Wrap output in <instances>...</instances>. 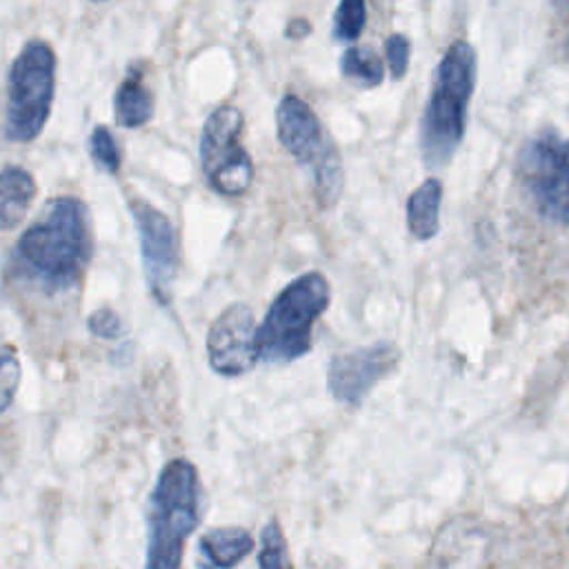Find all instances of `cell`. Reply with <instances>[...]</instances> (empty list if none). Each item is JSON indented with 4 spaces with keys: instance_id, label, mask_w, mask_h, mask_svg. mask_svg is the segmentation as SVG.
Segmentation results:
<instances>
[{
    "instance_id": "obj_1",
    "label": "cell",
    "mask_w": 569,
    "mask_h": 569,
    "mask_svg": "<svg viewBox=\"0 0 569 569\" xmlns=\"http://www.w3.org/2000/svg\"><path fill=\"white\" fill-rule=\"evenodd\" d=\"M89 258V216L84 202L73 196L53 200L16 244L18 271L47 291L76 284Z\"/></svg>"
},
{
    "instance_id": "obj_2",
    "label": "cell",
    "mask_w": 569,
    "mask_h": 569,
    "mask_svg": "<svg viewBox=\"0 0 569 569\" xmlns=\"http://www.w3.org/2000/svg\"><path fill=\"white\" fill-rule=\"evenodd\" d=\"M476 84V51L469 42H453L442 56L429 102L420 120V151L431 169L445 167L456 153L465 127L467 107Z\"/></svg>"
},
{
    "instance_id": "obj_3",
    "label": "cell",
    "mask_w": 569,
    "mask_h": 569,
    "mask_svg": "<svg viewBox=\"0 0 569 569\" xmlns=\"http://www.w3.org/2000/svg\"><path fill=\"white\" fill-rule=\"evenodd\" d=\"M200 520V482L196 467L176 458L164 465L149 500L147 567L173 569L182 562L184 542Z\"/></svg>"
},
{
    "instance_id": "obj_4",
    "label": "cell",
    "mask_w": 569,
    "mask_h": 569,
    "mask_svg": "<svg viewBox=\"0 0 569 569\" xmlns=\"http://www.w3.org/2000/svg\"><path fill=\"white\" fill-rule=\"evenodd\" d=\"M329 282L322 273L309 271L289 282L271 302L256 331L258 360L291 362L311 349L313 322L329 307Z\"/></svg>"
},
{
    "instance_id": "obj_5",
    "label": "cell",
    "mask_w": 569,
    "mask_h": 569,
    "mask_svg": "<svg viewBox=\"0 0 569 569\" xmlns=\"http://www.w3.org/2000/svg\"><path fill=\"white\" fill-rule=\"evenodd\" d=\"M56 89V53L42 40H31L18 53L7 84V138L31 142L47 124Z\"/></svg>"
},
{
    "instance_id": "obj_6",
    "label": "cell",
    "mask_w": 569,
    "mask_h": 569,
    "mask_svg": "<svg viewBox=\"0 0 569 569\" xmlns=\"http://www.w3.org/2000/svg\"><path fill=\"white\" fill-rule=\"evenodd\" d=\"M282 147L313 173V191L322 207H333L342 191L340 156L313 109L298 96H284L276 109Z\"/></svg>"
},
{
    "instance_id": "obj_7",
    "label": "cell",
    "mask_w": 569,
    "mask_h": 569,
    "mask_svg": "<svg viewBox=\"0 0 569 569\" xmlns=\"http://www.w3.org/2000/svg\"><path fill=\"white\" fill-rule=\"evenodd\" d=\"M242 113L231 104L218 107L200 133V160L209 184L222 196H240L251 187L253 162L240 144Z\"/></svg>"
},
{
    "instance_id": "obj_8",
    "label": "cell",
    "mask_w": 569,
    "mask_h": 569,
    "mask_svg": "<svg viewBox=\"0 0 569 569\" xmlns=\"http://www.w3.org/2000/svg\"><path fill=\"white\" fill-rule=\"evenodd\" d=\"M520 178L545 218L569 222V140L551 133L533 138L522 151Z\"/></svg>"
},
{
    "instance_id": "obj_9",
    "label": "cell",
    "mask_w": 569,
    "mask_h": 569,
    "mask_svg": "<svg viewBox=\"0 0 569 569\" xmlns=\"http://www.w3.org/2000/svg\"><path fill=\"white\" fill-rule=\"evenodd\" d=\"M131 216L140 233V253L144 278L158 302L167 305L171 296V282L178 269V238L171 220L144 200L129 202Z\"/></svg>"
},
{
    "instance_id": "obj_10",
    "label": "cell",
    "mask_w": 569,
    "mask_h": 569,
    "mask_svg": "<svg viewBox=\"0 0 569 569\" xmlns=\"http://www.w3.org/2000/svg\"><path fill=\"white\" fill-rule=\"evenodd\" d=\"M253 311L242 305H229L218 313L207 333L209 365L220 376H242L258 362Z\"/></svg>"
},
{
    "instance_id": "obj_11",
    "label": "cell",
    "mask_w": 569,
    "mask_h": 569,
    "mask_svg": "<svg viewBox=\"0 0 569 569\" xmlns=\"http://www.w3.org/2000/svg\"><path fill=\"white\" fill-rule=\"evenodd\" d=\"M400 362V351L393 342H373L347 353H338L327 373L329 391L336 400L356 405L373 385L389 376Z\"/></svg>"
},
{
    "instance_id": "obj_12",
    "label": "cell",
    "mask_w": 569,
    "mask_h": 569,
    "mask_svg": "<svg viewBox=\"0 0 569 569\" xmlns=\"http://www.w3.org/2000/svg\"><path fill=\"white\" fill-rule=\"evenodd\" d=\"M36 196V180L22 167H4L0 171V229H13L22 222Z\"/></svg>"
},
{
    "instance_id": "obj_13",
    "label": "cell",
    "mask_w": 569,
    "mask_h": 569,
    "mask_svg": "<svg viewBox=\"0 0 569 569\" xmlns=\"http://www.w3.org/2000/svg\"><path fill=\"white\" fill-rule=\"evenodd\" d=\"M113 111H116V120L118 124L127 127V129H136L142 127L151 120L153 116V96L147 89L144 80H142V71L138 64H133L127 76L122 78V82L118 84L116 98H113Z\"/></svg>"
},
{
    "instance_id": "obj_14",
    "label": "cell",
    "mask_w": 569,
    "mask_h": 569,
    "mask_svg": "<svg viewBox=\"0 0 569 569\" xmlns=\"http://www.w3.org/2000/svg\"><path fill=\"white\" fill-rule=\"evenodd\" d=\"M440 200L442 184L438 178H427L407 202V227L418 240H429L440 227Z\"/></svg>"
},
{
    "instance_id": "obj_15",
    "label": "cell",
    "mask_w": 569,
    "mask_h": 569,
    "mask_svg": "<svg viewBox=\"0 0 569 569\" xmlns=\"http://www.w3.org/2000/svg\"><path fill=\"white\" fill-rule=\"evenodd\" d=\"M200 549L211 565L233 567L253 549V538L240 527H220L200 538Z\"/></svg>"
},
{
    "instance_id": "obj_16",
    "label": "cell",
    "mask_w": 569,
    "mask_h": 569,
    "mask_svg": "<svg viewBox=\"0 0 569 569\" xmlns=\"http://www.w3.org/2000/svg\"><path fill=\"white\" fill-rule=\"evenodd\" d=\"M340 71L362 87H378L385 76L382 60L367 47H347L340 56Z\"/></svg>"
},
{
    "instance_id": "obj_17",
    "label": "cell",
    "mask_w": 569,
    "mask_h": 569,
    "mask_svg": "<svg viewBox=\"0 0 569 569\" xmlns=\"http://www.w3.org/2000/svg\"><path fill=\"white\" fill-rule=\"evenodd\" d=\"M365 22V0H340L333 13V38L340 42H353L360 38Z\"/></svg>"
},
{
    "instance_id": "obj_18",
    "label": "cell",
    "mask_w": 569,
    "mask_h": 569,
    "mask_svg": "<svg viewBox=\"0 0 569 569\" xmlns=\"http://www.w3.org/2000/svg\"><path fill=\"white\" fill-rule=\"evenodd\" d=\"M89 151L93 160L109 173H116L122 162V153L118 149V142L113 133L107 127H96L89 136Z\"/></svg>"
},
{
    "instance_id": "obj_19",
    "label": "cell",
    "mask_w": 569,
    "mask_h": 569,
    "mask_svg": "<svg viewBox=\"0 0 569 569\" xmlns=\"http://www.w3.org/2000/svg\"><path fill=\"white\" fill-rule=\"evenodd\" d=\"M260 567H289L287 558V545L284 536L280 531L278 520H271L262 533H260V556H258Z\"/></svg>"
},
{
    "instance_id": "obj_20",
    "label": "cell",
    "mask_w": 569,
    "mask_h": 569,
    "mask_svg": "<svg viewBox=\"0 0 569 569\" xmlns=\"http://www.w3.org/2000/svg\"><path fill=\"white\" fill-rule=\"evenodd\" d=\"M20 385V360L13 349L0 351V413L9 409Z\"/></svg>"
},
{
    "instance_id": "obj_21",
    "label": "cell",
    "mask_w": 569,
    "mask_h": 569,
    "mask_svg": "<svg viewBox=\"0 0 569 569\" xmlns=\"http://www.w3.org/2000/svg\"><path fill=\"white\" fill-rule=\"evenodd\" d=\"M385 53H387V62H389L391 76L396 80H400L407 73V64H409V53H411L409 38L402 36V33L389 36L387 42H385Z\"/></svg>"
},
{
    "instance_id": "obj_22",
    "label": "cell",
    "mask_w": 569,
    "mask_h": 569,
    "mask_svg": "<svg viewBox=\"0 0 569 569\" xmlns=\"http://www.w3.org/2000/svg\"><path fill=\"white\" fill-rule=\"evenodd\" d=\"M89 331L98 338H118L122 333V325H120V318L113 309L109 307H102V309H96L89 320Z\"/></svg>"
},
{
    "instance_id": "obj_23",
    "label": "cell",
    "mask_w": 569,
    "mask_h": 569,
    "mask_svg": "<svg viewBox=\"0 0 569 569\" xmlns=\"http://www.w3.org/2000/svg\"><path fill=\"white\" fill-rule=\"evenodd\" d=\"M284 33H287V38L302 40V38H307V36L311 33V24H309V20H305V18H296V20H291V22L287 24Z\"/></svg>"
},
{
    "instance_id": "obj_24",
    "label": "cell",
    "mask_w": 569,
    "mask_h": 569,
    "mask_svg": "<svg viewBox=\"0 0 569 569\" xmlns=\"http://www.w3.org/2000/svg\"><path fill=\"white\" fill-rule=\"evenodd\" d=\"M556 9L560 18H569V0H556Z\"/></svg>"
},
{
    "instance_id": "obj_25",
    "label": "cell",
    "mask_w": 569,
    "mask_h": 569,
    "mask_svg": "<svg viewBox=\"0 0 569 569\" xmlns=\"http://www.w3.org/2000/svg\"><path fill=\"white\" fill-rule=\"evenodd\" d=\"M96 2H98V0H96Z\"/></svg>"
}]
</instances>
